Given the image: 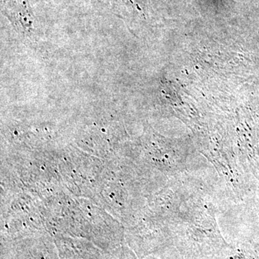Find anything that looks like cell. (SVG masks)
<instances>
[{
  "label": "cell",
  "instance_id": "obj_1",
  "mask_svg": "<svg viewBox=\"0 0 259 259\" xmlns=\"http://www.w3.org/2000/svg\"><path fill=\"white\" fill-rule=\"evenodd\" d=\"M3 12L19 33L23 35L32 33L33 15L28 0H5Z\"/></svg>",
  "mask_w": 259,
  "mask_h": 259
}]
</instances>
